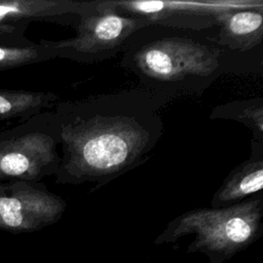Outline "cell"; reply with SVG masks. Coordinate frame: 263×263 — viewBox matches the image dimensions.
<instances>
[{"label": "cell", "mask_w": 263, "mask_h": 263, "mask_svg": "<svg viewBox=\"0 0 263 263\" xmlns=\"http://www.w3.org/2000/svg\"><path fill=\"white\" fill-rule=\"evenodd\" d=\"M61 162L55 183L95 189L144 163L164 133L156 98L144 89L55 104Z\"/></svg>", "instance_id": "obj_1"}, {"label": "cell", "mask_w": 263, "mask_h": 263, "mask_svg": "<svg viewBox=\"0 0 263 263\" xmlns=\"http://www.w3.org/2000/svg\"><path fill=\"white\" fill-rule=\"evenodd\" d=\"M58 116L44 111L0 133V181L39 182L59 170Z\"/></svg>", "instance_id": "obj_3"}, {"label": "cell", "mask_w": 263, "mask_h": 263, "mask_svg": "<svg viewBox=\"0 0 263 263\" xmlns=\"http://www.w3.org/2000/svg\"><path fill=\"white\" fill-rule=\"evenodd\" d=\"M263 187L262 155H252L237 164L224 179L211 200V208H226L242 202Z\"/></svg>", "instance_id": "obj_10"}, {"label": "cell", "mask_w": 263, "mask_h": 263, "mask_svg": "<svg viewBox=\"0 0 263 263\" xmlns=\"http://www.w3.org/2000/svg\"><path fill=\"white\" fill-rule=\"evenodd\" d=\"M67 202L42 183L0 182V224L10 229H38L58 222Z\"/></svg>", "instance_id": "obj_7"}, {"label": "cell", "mask_w": 263, "mask_h": 263, "mask_svg": "<svg viewBox=\"0 0 263 263\" xmlns=\"http://www.w3.org/2000/svg\"><path fill=\"white\" fill-rule=\"evenodd\" d=\"M57 102L58 96L51 91L0 88V121L26 120L51 108Z\"/></svg>", "instance_id": "obj_11"}, {"label": "cell", "mask_w": 263, "mask_h": 263, "mask_svg": "<svg viewBox=\"0 0 263 263\" xmlns=\"http://www.w3.org/2000/svg\"><path fill=\"white\" fill-rule=\"evenodd\" d=\"M58 58L48 40L30 44L0 43V72Z\"/></svg>", "instance_id": "obj_12"}, {"label": "cell", "mask_w": 263, "mask_h": 263, "mask_svg": "<svg viewBox=\"0 0 263 263\" xmlns=\"http://www.w3.org/2000/svg\"><path fill=\"white\" fill-rule=\"evenodd\" d=\"M239 112L233 109L230 104L220 106L213 110L212 118H230L246 124L254 134L253 141L257 140L262 145L263 139V105L262 100H251L233 103Z\"/></svg>", "instance_id": "obj_13"}, {"label": "cell", "mask_w": 263, "mask_h": 263, "mask_svg": "<svg viewBox=\"0 0 263 263\" xmlns=\"http://www.w3.org/2000/svg\"><path fill=\"white\" fill-rule=\"evenodd\" d=\"M0 182H2V181H0Z\"/></svg>", "instance_id": "obj_14"}, {"label": "cell", "mask_w": 263, "mask_h": 263, "mask_svg": "<svg viewBox=\"0 0 263 263\" xmlns=\"http://www.w3.org/2000/svg\"><path fill=\"white\" fill-rule=\"evenodd\" d=\"M221 51L191 38L166 36L129 49L122 65L145 83H173L205 78L220 67Z\"/></svg>", "instance_id": "obj_5"}, {"label": "cell", "mask_w": 263, "mask_h": 263, "mask_svg": "<svg viewBox=\"0 0 263 263\" xmlns=\"http://www.w3.org/2000/svg\"><path fill=\"white\" fill-rule=\"evenodd\" d=\"M149 26L146 18L117 12L112 0L80 2L76 36L48 42L58 58L95 63L115 55L133 35Z\"/></svg>", "instance_id": "obj_4"}, {"label": "cell", "mask_w": 263, "mask_h": 263, "mask_svg": "<svg viewBox=\"0 0 263 263\" xmlns=\"http://www.w3.org/2000/svg\"><path fill=\"white\" fill-rule=\"evenodd\" d=\"M263 234V198L253 196L226 208H198L173 219L154 239L156 246L193 235L186 252L199 253L208 263H225Z\"/></svg>", "instance_id": "obj_2"}, {"label": "cell", "mask_w": 263, "mask_h": 263, "mask_svg": "<svg viewBox=\"0 0 263 263\" xmlns=\"http://www.w3.org/2000/svg\"><path fill=\"white\" fill-rule=\"evenodd\" d=\"M117 12L143 17L151 25L189 30H203L218 26L227 12L254 8L261 1H116L112 0Z\"/></svg>", "instance_id": "obj_6"}, {"label": "cell", "mask_w": 263, "mask_h": 263, "mask_svg": "<svg viewBox=\"0 0 263 263\" xmlns=\"http://www.w3.org/2000/svg\"><path fill=\"white\" fill-rule=\"evenodd\" d=\"M217 42L233 50L247 51L263 40V6L225 13L218 23Z\"/></svg>", "instance_id": "obj_9"}, {"label": "cell", "mask_w": 263, "mask_h": 263, "mask_svg": "<svg viewBox=\"0 0 263 263\" xmlns=\"http://www.w3.org/2000/svg\"><path fill=\"white\" fill-rule=\"evenodd\" d=\"M79 4L72 0H0V43H32L25 36L32 22L75 25Z\"/></svg>", "instance_id": "obj_8"}]
</instances>
